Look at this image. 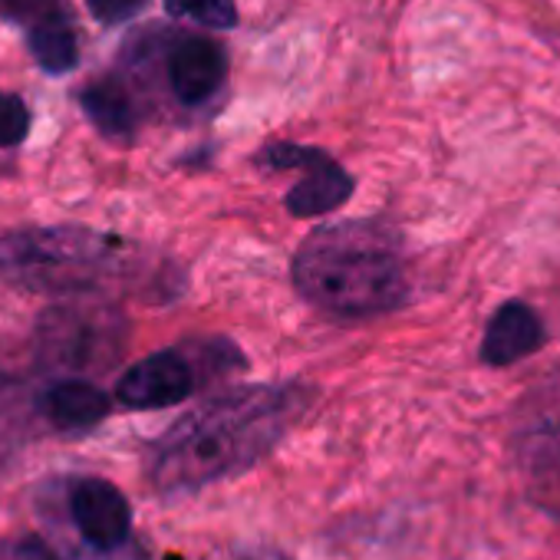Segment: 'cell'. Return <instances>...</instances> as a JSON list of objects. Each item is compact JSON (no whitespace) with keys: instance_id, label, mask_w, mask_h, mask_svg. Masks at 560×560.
I'll use <instances>...</instances> for the list:
<instances>
[{"instance_id":"cell-1","label":"cell","mask_w":560,"mask_h":560,"mask_svg":"<svg viewBox=\"0 0 560 560\" xmlns=\"http://www.w3.org/2000/svg\"><path fill=\"white\" fill-rule=\"evenodd\" d=\"M311 399V389L284 383L231 389L198 406L152 445L145 462L152 488L198 491L254 468L301 422Z\"/></svg>"},{"instance_id":"cell-2","label":"cell","mask_w":560,"mask_h":560,"mask_svg":"<svg viewBox=\"0 0 560 560\" xmlns=\"http://www.w3.org/2000/svg\"><path fill=\"white\" fill-rule=\"evenodd\" d=\"M294 284L334 317H383L409 301V260L383 221H337L307 234L294 254Z\"/></svg>"},{"instance_id":"cell-3","label":"cell","mask_w":560,"mask_h":560,"mask_svg":"<svg viewBox=\"0 0 560 560\" xmlns=\"http://www.w3.org/2000/svg\"><path fill=\"white\" fill-rule=\"evenodd\" d=\"M113 241L80 228H34L0 237V277L24 291L90 288L109 264Z\"/></svg>"},{"instance_id":"cell-4","label":"cell","mask_w":560,"mask_h":560,"mask_svg":"<svg viewBox=\"0 0 560 560\" xmlns=\"http://www.w3.org/2000/svg\"><path fill=\"white\" fill-rule=\"evenodd\" d=\"M514 465L527 498L560 517V373L524 396L514 419Z\"/></svg>"},{"instance_id":"cell-5","label":"cell","mask_w":560,"mask_h":560,"mask_svg":"<svg viewBox=\"0 0 560 560\" xmlns=\"http://www.w3.org/2000/svg\"><path fill=\"white\" fill-rule=\"evenodd\" d=\"M260 162L273 172H301V182L288 191L284 205L298 218H317L337 211L353 195V178L324 152L280 142L260 152Z\"/></svg>"},{"instance_id":"cell-6","label":"cell","mask_w":560,"mask_h":560,"mask_svg":"<svg viewBox=\"0 0 560 560\" xmlns=\"http://www.w3.org/2000/svg\"><path fill=\"white\" fill-rule=\"evenodd\" d=\"M70 517L86 544L96 550H116L132 534V504L119 485L86 475L70 488Z\"/></svg>"},{"instance_id":"cell-7","label":"cell","mask_w":560,"mask_h":560,"mask_svg":"<svg viewBox=\"0 0 560 560\" xmlns=\"http://www.w3.org/2000/svg\"><path fill=\"white\" fill-rule=\"evenodd\" d=\"M198 386L195 366L175 350L152 353L129 366L116 383V399L126 409H168L185 402Z\"/></svg>"},{"instance_id":"cell-8","label":"cell","mask_w":560,"mask_h":560,"mask_svg":"<svg viewBox=\"0 0 560 560\" xmlns=\"http://www.w3.org/2000/svg\"><path fill=\"white\" fill-rule=\"evenodd\" d=\"M224 77H228V57L214 40L191 37L178 44L168 57V83L185 106L208 103L224 86Z\"/></svg>"},{"instance_id":"cell-9","label":"cell","mask_w":560,"mask_h":560,"mask_svg":"<svg viewBox=\"0 0 560 560\" xmlns=\"http://www.w3.org/2000/svg\"><path fill=\"white\" fill-rule=\"evenodd\" d=\"M544 343V324L540 317L521 304V301H508L504 307H498V314L491 317L485 340H481V360L488 366H511L524 357H530L534 350H540Z\"/></svg>"},{"instance_id":"cell-10","label":"cell","mask_w":560,"mask_h":560,"mask_svg":"<svg viewBox=\"0 0 560 560\" xmlns=\"http://www.w3.org/2000/svg\"><path fill=\"white\" fill-rule=\"evenodd\" d=\"M109 396L86 380H63L47 389L44 416L60 432H86L109 416Z\"/></svg>"},{"instance_id":"cell-11","label":"cell","mask_w":560,"mask_h":560,"mask_svg":"<svg viewBox=\"0 0 560 560\" xmlns=\"http://www.w3.org/2000/svg\"><path fill=\"white\" fill-rule=\"evenodd\" d=\"M80 106L86 119L106 136V139H129L136 132V109L132 100L126 96L122 86L116 83H93L83 96Z\"/></svg>"},{"instance_id":"cell-12","label":"cell","mask_w":560,"mask_h":560,"mask_svg":"<svg viewBox=\"0 0 560 560\" xmlns=\"http://www.w3.org/2000/svg\"><path fill=\"white\" fill-rule=\"evenodd\" d=\"M27 44H31V54L37 57V63L47 73H70L77 67V60H80L77 37H73L70 24L63 21V14L34 24Z\"/></svg>"},{"instance_id":"cell-13","label":"cell","mask_w":560,"mask_h":560,"mask_svg":"<svg viewBox=\"0 0 560 560\" xmlns=\"http://www.w3.org/2000/svg\"><path fill=\"white\" fill-rule=\"evenodd\" d=\"M165 11L175 21H191L211 31H231L237 24L234 0H165Z\"/></svg>"},{"instance_id":"cell-14","label":"cell","mask_w":560,"mask_h":560,"mask_svg":"<svg viewBox=\"0 0 560 560\" xmlns=\"http://www.w3.org/2000/svg\"><path fill=\"white\" fill-rule=\"evenodd\" d=\"M31 132V113L21 96L0 93V145H21Z\"/></svg>"},{"instance_id":"cell-15","label":"cell","mask_w":560,"mask_h":560,"mask_svg":"<svg viewBox=\"0 0 560 560\" xmlns=\"http://www.w3.org/2000/svg\"><path fill=\"white\" fill-rule=\"evenodd\" d=\"M0 560H63L37 537H0Z\"/></svg>"},{"instance_id":"cell-16","label":"cell","mask_w":560,"mask_h":560,"mask_svg":"<svg viewBox=\"0 0 560 560\" xmlns=\"http://www.w3.org/2000/svg\"><path fill=\"white\" fill-rule=\"evenodd\" d=\"M145 4H149V0H86L90 14L100 24H126L136 14H142Z\"/></svg>"},{"instance_id":"cell-17","label":"cell","mask_w":560,"mask_h":560,"mask_svg":"<svg viewBox=\"0 0 560 560\" xmlns=\"http://www.w3.org/2000/svg\"><path fill=\"white\" fill-rule=\"evenodd\" d=\"M0 11L14 21H27L31 27L47 18H60L57 0H0Z\"/></svg>"},{"instance_id":"cell-18","label":"cell","mask_w":560,"mask_h":560,"mask_svg":"<svg viewBox=\"0 0 560 560\" xmlns=\"http://www.w3.org/2000/svg\"><path fill=\"white\" fill-rule=\"evenodd\" d=\"M237 560H294V557H288L284 550H277V547H250Z\"/></svg>"}]
</instances>
